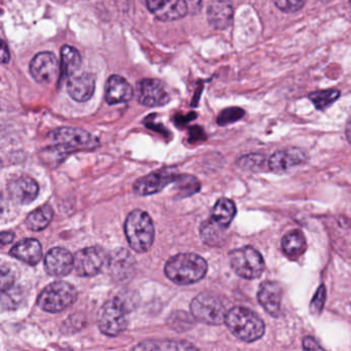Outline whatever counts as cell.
<instances>
[{
	"instance_id": "12",
	"label": "cell",
	"mask_w": 351,
	"mask_h": 351,
	"mask_svg": "<svg viewBox=\"0 0 351 351\" xmlns=\"http://www.w3.org/2000/svg\"><path fill=\"white\" fill-rule=\"evenodd\" d=\"M178 174L168 171L167 169L160 170L138 178L133 186V191L138 196H149L157 194L178 180Z\"/></svg>"
},
{
	"instance_id": "9",
	"label": "cell",
	"mask_w": 351,
	"mask_h": 351,
	"mask_svg": "<svg viewBox=\"0 0 351 351\" xmlns=\"http://www.w3.org/2000/svg\"><path fill=\"white\" fill-rule=\"evenodd\" d=\"M108 256L97 246L86 247L75 254V271L79 276L92 277L97 275L106 265Z\"/></svg>"
},
{
	"instance_id": "6",
	"label": "cell",
	"mask_w": 351,
	"mask_h": 351,
	"mask_svg": "<svg viewBox=\"0 0 351 351\" xmlns=\"http://www.w3.org/2000/svg\"><path fill=\"white\" fill-rule=\"evenodd\" d=\"M128 307L120 298H114L104 303L98 313V326L104 335L114 337L126 330L128 324Z\"/></svg>"
},
{
	"instance_id": "23",
	"label": "cell",
	"mask_w": 351,
	"mask_h": 351,
	"mask_svg": "<svg viewBox=\"0 0 351 351\" xmlns=\"http://www.w3.org/2000/svg\"><path fill=\"white\" fill-rule=\"evenodd\" d=\"M133 351H198L197 347L186 341L147 340L139 343Z\"/></svg>"
},
{
	"instance_id": "25",
	"label": "cell",
	"mask_w": 351,
	"mask_h": 351,
	"mask_svg": "<svg viewBox=\"0 0 351 351\" xmlns=\"http://www.w3.org/2000/svg\"><path fill=\"white\" fill-rule=\"evenodd\" d=\"M82 66V56L79 51L73 47L65 45L61 49V75L63 77H69L79 73Z\"/></svg>"
},
{
	"instance_id": "26",
	"label": "cell",
	"mask_w": 351,
	"mask_h": 351,
	"mask_svg": "<svg viewBox=\"0 0 351 351\" xmlns=\"http://www.w3.org/2000/svg\"><path fill=\"white\" fill-rule=\"evenodd\" d=\"M237 209H236L235 203L230 199L221 198L215 203L210 219L217 225L228 229L235 217Z\"/></svg>"
},
{
	"instance_id": "22",
	"label": "cell",
	"mask_w": 351,
	"mask_h": 351,
	"mask_svg": "<svg viewBox=\"0 0 351 351\" xmlns=\"http://www.w3.org/2000/svg\"><path fill=\"white\" fill-rule=\"evenodd\" d=\"M233 16L234 10L231 3L223 1L211 3L207 10L209 24L217 30H223L229 27L233 21Z\"/></svg>"
},
{
	"instance_id": "8",
	"label": "cell",
	"mask_w": 351,
	"mask_h": 351,
	"mask_svg": "<svg viewBox=\"0 0 351 351\" xmlns=\"http://www.w3.org/2000/svg\"><path fill=\"white\" fill-rule=\"evenodd\" d=\"M191 312L195 319L208 326H219L225 322L228 312L223 302L208 293H200L191 303Z\"/></svg>"
},
{
	"instance_id": "34",
	"label": "cell",
	"mask_w": 351,
	"mask_h": 351,
	"mask_svg": "<svg viewBox=\"0 0 351 351\" xmlns=\"http://www.w3.org/2000/svg\"><path fill=\"white\" fill-rule=\"evenodd\" d=\"M326 300V289L324 285H320L310 303V312L314 315H319L324 310Z\"/></svg>"
},
{
	"instance_id": "3",
	"label": "cell",
	"mask_w": 351,
	"mask_h": 351,
	"mask_svg": "<svg viewBox=\"0 0 351 351\" xmlns=\"http://www.w3.org/2000/svg\"><path fill=\"white\" fill-rule=\"evenodd\" d=\"M129 245L136 252H147L155 240V226L149 213L141 209L131 211L124 225Z\"/></svg>"
},
{
	"instance_id": "36",
	"label": "cell",
	"mask_w": 351,
	"mask_h": 351,
	"mask_svg": "<svg viewBox=\"0 0 351 351\" xmlns=\"http://www.w3.org/2000/svg\"><path fill=\"white\" fill-rule=\"evenodd\" d=\"M20 295H21V293H20V291H17V289H14L13 287H12L11 289H9V291H3V309H5V308L17 307L18 303H19V302H21V299H20Z\"/></svg>"
},
{
	"instance_id": "11",
	"label": "cell",
	"mask_w": 351,
	"mask_h": 351,
	"mask_svg": "<svg viewBox=\"0 0 351 351\" xmlns=\"http://www.w3.org/2000/svg\"><path fill=\"white\" fill-rule=\"evenodd\" d=\"M58 60L52 52L38 53L30 61V73L36 83L42 85L54 83L58 75Z\"/></svg>"
},
{
	"instance_id": "42",
	"label": "cell",
	"mask_w": 351,
	"mask_h": 351,
	"mask_svg": "<svg viewBox=\"0 0 351 351\" xmlns=\"http://www.w3.org/2000/svg\"><path fill=\"white\" fill-rule=\"evenodd\" d=\"M350 5H351V3H350Z\"/></svg>"
},
{
	"instance_id": "19",
	"label": "cell",
	"mask_w": 351,
	"mask_h": 351,
	"mask_svg": "<svg viewBox=\"0 0 351 351\" xmlns=\"http://www.w3.org/2000/svg\"><path fill=\"white\" fill-rule=\"evenodd\" d=\"M134 96L132 86L120 75H110L106 82V100L110 106L129 102Z\"/></svg>"
},
{
	"instance_id": "15",
	"label": "cell",
	"mask_w": 351,
	"mask_h": 351,
	"mask_svg": "<svg viewBox=\"0 0 351 351\" xmlns=\"http://www.w3.org/2000/svg\"><path fill=\"white\" fill-rule=\"evenodd\" d=\"M282 287L276 281L267 280L258 289V300L265 311L273 317H278L281 311Z\"/></svg>"
},
{
	"instance_id": "17",
	"label": "cell",
	"mask_w": 351,
	"mask_h": 351,
	"mask_svg": "<svg viewBox=\"0 0 351 351\" xmlns=\"http://www.w3.org/2000/svg\"><path fill=\"white\" fill-rule=\"evenodd\" d=\"M307 161V156L299 149H280L275 152L268 159L269 170L282 173L289 171L295 166L301 165Z\"/></svg>"
},
{
	"instance_id": "27",
	"label": "cell",
	"mask_w": 351,
	"mask_h": 351,
	"mask_svg": "<svg viewBox=\"0 0 351 351\" xmlns=\"http://www.w3.org/2000/svg\"><path fill=\"white\" fill-rule=\"evenodd\" d=\"M53 217H54V210L52 206L46 204L30 213L26 219L25 223L28 229L32 231H42L50 225Z\"/></svg>"
},
{
	"instance_id": "1",
	"label": "cell",
	"mask_w": 351,
	"mask_h": 351,
	"mask_svg": "<svg viewBox=\"0 0 351 351\" xmlns=\"http://www.w3.org/2000/svg\"><path fill=\"white\" fill-rule=\"evenodd\" d=\"M208 270L206 261L196 254H178L166 263V276L178 285H193L204 278Z\"/></svg>"
},
{
	"instance_id": "2",
	"label": "cell",
	"mask_w": 351,
	"mask_h": 351,
	"mask_svg": "<svg viewBox=\"0 0 351 351\" xmlns=\"http://www.w3.org/2000/svg\"><path fill=\"white\" fill-rule=\"evenodd\" d=\"M225 324L230 332L246 343L254 342L265 334V324L262 318L245 307H234L226 316Z\"/></svg>"
},
{
	"instance_id": "33",
	"label": "cell",
	"mask_w": 351,
	"mask_h": 351,
	"mask_svg": "<svg viewBox=\"0 0 351 351\" xmlns=\"http://www.w3.org/2000/svg\"><path fill=\"white\" fill-rule=\"evenodd\" d=\"M245 112L240 108H228L221 110V114L217 117V124L219 126H227V125L233 124L237 121L243 118Z\"/></svg>"
},
{
	"instance_id": "39",
	"label": "cell",
	"mask_w": 351,
	"mask_h": 351,
	"mask_svg": "<svg viewBox=\"0 0 351 351\" xmlns=\"http://www.w3.org/2000/svg\"><path fill=\"white\" fill-rule=\"evenodd\" d=\"M11 60V54H10L9 48H8L5 42H1V63L8 64Z\"/></svg>"
},
{
	"instance_id": "38",
	"label": "cell",
	"mask_w": 351,
	"mask_h": 351,
	"mask_svg": "<svg viewBox=\"0 0 351 351\" xmlns=\"http://www.w3.org/2000/svg\"><path fill=\"white\" fill-rule=\"evenodd\" d=\"M304 351H326L320 346L319 343L313 337L307 336L303 339Z\"/></svg>"
},
{
	"instance_id": "32",
	"label": "cell",
	"mask_w": 351,
	"mask_h": 351,
	"mask_svg": "<svg viewBox=\"0 0 351 351\" xmlns=\"http://www.w3.org/2000/svg\"><path fill=\"white\" fill-rule=\"evenodd\" d=\"M178 189L180 191V196H192L200 191V184L199 180L191 176H178L176 180Z\"/></svg>"
},
{
	"instance_id": "41",
	"label": "cell",
	"mask_w": 351,
	"mask_h": 351,
	"mask_svg": "<svg viewBox=\"0 0 351 351\" xmlns=\"http://www.w3.org/2000/svg\"><path fill=\"white\" fill-rule=\"evenodd\" d=\"M345 132H346L347 141H348V143L351 145V114L350 117H349L348 121H347Z\"/></svg>"
},
{
	"instance_id": "29",
	"label": "cell",
	"mask_w": 351,
	"mask_h": 351,
	"mask_svg": "<svg viewBox=\"0 0 351 351\" xmlns=\"http://www.w3.org/2000/svg\"><path fill=\"white\" fill-rule=\"evenodd\" d=\"M238 166L245 171L260 172L269 170L268 160L261 154H248L237 161Z\"/></svg>"
},
{
	"instance_id": "20",
	"label": "cell",
	"mask_w": 351,
	"mask_h": 351,
	"mask_svg": "<svg viewBox=\"0 0 351 351\" xmlns=\"http://www.w3.org/2000/svg\"><path fill=\"white\" fill-rule=\"evenodd\" d=\"M108 266H110L112 276L116 280H126L127 278H130L134 273V258L129 254L128 250H114L108 260Z\"/></svg>"
},
{
	"instance_id": "14",
	"label": "cell",
	"mask_w": 351,
	"mask_h": 351,
	"mask_svg": "<svg viewBox=\"0 0 351 351\" xmlns=\"http://www.w3.org/2000/svg\"><path fill=\"white\" fill-rule=\"evenodd\" d=\"M149 11L162 22L176 21L182 19L188 14V3L182 0H157V1H147Z\"/></svg>"
},
{
	"instance_id": "10",
	"label": "cell",
	"mask_w": 351,
	"mask_h": 351,
	"mask_svg": "<svg viewBox=\"0 0 351 351\" xmlns=\"http://www.w3.org/2000/svg\"><path fill=\"white\" fill-rule=\"evenodd\" d=\"M138 102L147 108H160L169 104L171 97L165 85L158 79H143L137 83Z\"/></svg>"
},
{
	"instance_id": "4",
	"label": "cell",
	"mask_w": 351,
	"mask_h": 351,
	"mask_svg": "<svg viewBox=\"0 0 351 351\" xmlns=\"http://www.w3.org/2000/svg\"><path fill=\"white\" fill-rule=\"evenodd\" d=\"M77 289L65 281L50 283L38 295V305L49 313H58L77 301Z\"/></svg>"
},
{
	"instance_id": "7",
	"label": "cell",
	"mask_w": 351,
	"mask_h": 351,
	"mask_svg": "<svg viewBox=\"0 0 351 351\" xmlns=\"http://www.w3.org/2000/svg\"><path fill=\"white\" fill-rule=\"evenodd\" d=\"M229 260L234 272L244 279L258 278L265 270L262 254L252 246H243L232 250Z\"/></svg>"
},
{
	"instance_id": "18",
	"label": "cell",
	"mask_w": 351,
	"mask_h": 351,
	"mask_svg": "<svg viewBox=\"0 0 351 351\" xmlns=\"http://www.w3.org/2000/svg\"><path fill=\"white\" fill-rule=\"evenodd\" d=\"M8 189H9L12 199L22 205H27L34 202L38 198V193H40V186H38V182L29 176H21V178L12 180L8 186Z\"/></svg>"
},
{
	"instance_id": "30",
	"label": "cell",
	"mask_w": 351,
	"mask_h": 351,
	"mask_svg": "<svg viewBox=\"0 0 351 351\" xmlns=\"http://www.w3.org/2000/svg\"><path fill=\"white\" fill-rule=\"evenodd\" d=\"M340 95V91L336 89L322 90L309 94V99L316 110H324L336 102Z\"/></svg>"
},
{
	"instance_id": "35",
	"label": "cell",
	"mask_w": 351,
	"mask_h": 351,
	"mask_svg": "<svg viewBox=\"0 0 351 351\" xmlns=\"http://www.w3.org/2000/svg\"><path fill=\"white\" fill-rule=\"evenodd\" d=\"M275 7L280 10L283 13L293 14L301 11L305 5V1L301 0H280V1H275Z\"/></svg>"
},
{
	"instance_id": "21",
	"label": "cell",
	"mask_w": 351,
	"mask_h": 351,
	"mask_svg": "<svg viewBox=\"0 0 351 351\" xmlns=\"http://www.w3.org/2000/svg\"><path fill=\"white\" fill-rule=\"evenodd\" d=\"M12 256L30 266H36L43 258V247L40 241L34 238L21 240L11 250Z\"/></svg>"
},
{
	"instance_id": "13",
	"label": "cell",
	"mask_w": 351,
	"mask_h": 351,
	"mask_svg": "<svg viewBox=\"0 0 351 351\" xmlns=\"http://www.w3.org/2000/svg\"><path fill=\"white\" fill-rule=\"evenodd\" d=\"M73 268H75V256L65 248H52L49 250L45 258V270L50 276H66Z\"/></svg>"
},
{
	"instance_id": "5",
	"label": "cell",
	"mask_w": 351,
	"mask_h": 351,
	"mask_svg": "<svg viewBox=\"0 0 351 351\" xmlns=\"http://www.w3.org/2000/svg\"><path fill=\"white\" fill-rule=\"evenodd\" d=\"M54 145L71 154L73 152L93 151L100 147L97 137L83 129L75 127H60L50 133Z\"/></svg>"
},
{
	"instance_id": "31",
	"label": "cell",
	"mask_w": 351,
	"mask_h": 351,
	"mask_svg": "<svg viewBox=\"0 0 351 351\" xmlns=\"http://www.w3.org/2000/svg\"><path fill=\"white\" fill-rule=\"evenodd\" d=\"M69 155V154L65 149H63L62 147L54 145L52 147H45L40 152V159L47 165L59 166Z\"/></svg>"
},
{
	"instance_id": "37",
	"label": "cell",
	"mask_w": 351,
	"mask_h": 351,
	"mask_svg": "<svg viewBox=\"0 0 351 351\" xmlns=\"http://www.w3.org/2000/svg\"><path fill=\"white\" fill-rule=\"evenodd\" d=\"M15 280V273L13 272L11 268L3 265L1 267V291L3 293V291L11 289L14 287Z\"/></svg>"
},
{
	"instance_id": "16",
	"label": "cell",
	"mask_w": 351,
	"mask_h": 351,
	"mask_svg": "<svg viewBox=\"0 0 351 351\" xmlns=\"http://www.w3.org/2000/svg\"><path fill=\"white\" fill-rule=\"evenodd\" d=\"M95 75L92 73H75L67 80V92L77 102H85L91 99L95 92Z\"/></svg>"
},
{
	"instance_id": "24",
	"label": "cell",
	"mask_w": 351,
	"mask_h": 351,
	"mask_svg": "<svg viewBox=\"0 0 351 351\" xmlns=\"http://www.w3.org/2000/svg\"><path fill=\"white\" fill-rule=\"evenodd\" d=\"M281 247L287 258L298 260L307 250V241L303 232L300 230L287 232L281 240Z\"/></svg>"
},
{
	"instance_id": "28",
	"label": "cell",
	"mask_w": 351,
	"mask_h": 351,
	"mask_svg": "<svg viewBox=\"0 0 351 351\" xmlns=\"http://www.w3.org/2000/svg\"><path fill=\"white\" fill-rule=\"evenodd\" d=\"M226 230L209 219L201 226V238L207 245L221 246L226 241Z\"/></svg>"
},
{
	"instance_id": "40",
	"label": "cell",
	"mask_w": 351,
	"mask_h": 351,
	"mask_svg": "<svg viewBox=\"0 0 351 351\" xmlns=\"http://www.w3.org/2000/svg\"><path fill=\"white\" fill-rule=\"evenodd\" d=\"M1 243H3V245H5V244L11 243L12 241H13L14 239V234L11 233V232H3L1 233Z\"/></svg>"
}]
</instances>
